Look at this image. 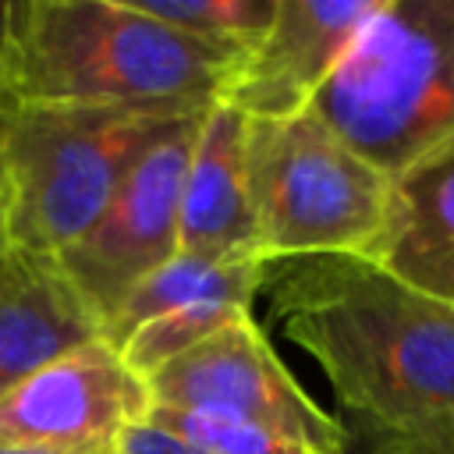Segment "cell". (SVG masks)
Instances as JSON below:
<instances>
[{
  "mask_svg": "<svg viewBox=\"0 0 454 454\" xmlns=\"http://www.w3.org/2000/svg\"><path fill=\"white\" fill-rule=\"evenodd\" d=\"M262 291L330 380L344 426L411 433L454 419V305L362 255L270 262Z\"/></svg>",
  "mask_w": 454,
  "mask_h": 454,
  "instance_id": "1",
  "label": "cell"
},
{
  "mask_svg": "<svg viewBox=\"0 0 454 454\" xmlns=\"http://www.w3.org/2000/svg\"><path fill=\"white\" fill-rule=\"evenodd\" d=\"M241 57L131 0H18L4 103L192 114L220 99Z\"/></svg>",
  "mask_w": 454,
  "mask_h": 454,
  "instance_id": "2",
  "label": "cell"
},
{
  "mask_svg": "<svg viewBox=\"0 0 454 454\" xmlns=\"http://www.w3.org/2000/svg\"><path fill=\"white\" fill-rule=\"evenodd\" d=\"M309 110L390 181L454 145V0H380Z\"/></svg>",
  "mask_w": 454,
  "mask_h": 454,
  "instance_id": "3",
  "label": "cell"
},
{
  "mask_svg": "<svg viewBox=\"0 0 454 454\" xmlns=\"http://www.w3.org/2000/svg\"><path fill=\"white\" fill-rule=\"evenodd\" d=\"M181 117L188 114L4 103L0 192L7 245L57 259L99 216L135 160Z\"/></svg>",
  "mask_w": 454,
  "mask_h": 454,
  "instance_id": "4",
  "label": "cell"
},
{
  "mask_svg": "<svg viewBox=\"0 0 454 454\" xmlns=\"http://www.w3.org/2000/svg\"><path fill=\"white\" fill-rule=\"evenodd\" d=\"M245 160L255 248L266 262L369 255L394 181L351 153L312 110L248 121Z\"/></svg>",
  "mask_w": 454,
  "mask_h": 454,
  "instance_id": "5",
  "label": "cell"
},
{
  "mask_svg": "<svg viewBox=\"0 0 454 454\" xmlns=\"http://www.w3.org/2000/svg\"><path fill=\"white\" fill-rule=\"evenodd\" d=\"M153 408L206 411L255 422L309 454H344L348 426L319 408L273 351L266 330L238 312L213 337L177 355L149 380Z\"/></svg>",
  "mask_w": 454,
  "mask_h": 454,
  "instance_id": "6",
  "label": "cell"
},
{
  "mask_svg": "<svg viewBox=\"0 0 454 454\" xmlns=\"http://www.w3.org/2000/svg\"><path fill=\"white\" fill-rule=\"evenodd\" d=\"M202 117L206 110L174 121L135 160L85 234L57 255L60 273L82 294L99 330L114 319L135 284L177 255L181 188Z\"/></svg>",
  "mask_w": 454,
  "mask_h": 454,
  "instance_id": "7",
  "label": "cell"
},
{
  "mask_svg": "<svg viewBox=\"0 0 454 454\" xmlns=\"http://www.w3.org/2000/svg\"><path fill=\"white\" fill-rule=\"evenodd\" d=\"M149 411V383L110 340L96 337L50 358L0 397V447L117 450V440Z\"/></svg>",
  "mask_w": 454,
  "mask_h": 454,
  "instance_id": "8",
  "label": "cell"
},
{
  "mask_svg": "<svg viewBox=\"0 0 454 454\" xmlns=\"http://www.w3.org/2000/svg\"><path fill=\"white\" fill-rule=\"evenodd\" d=\"M380 0H277L270 28L220 89L248 121H287L312 106Z\"/></svg>",
  "mask_w": 454,
  "mask_h": 454,
  "instance_id": "9",
  "label": "cell"
},
{
  "mask_svg": "<svg viewBox=\"0 0 454 454\" xmlns=\"http://www.w3.org/2000/svg\"><path fill=\"white\" fill-rule=\"evenodd\" d=\"M245 138L248 117L223 103L206 110L181 188L177 252L199 259H262L255 248Z\"/></svg>",
  "mask_w": 454,
  "mask_h": 454,
  "instance_id": "10",
  "label": "cell"
},
{
  "mask_svg": "<svg viewBox=\"0 0 454 454\" xmlns=\"http://www.w3.org/2000/svg\"><path fill=\"white\" fill-rule=\"evenodd\" d=\"M103 337L57 259L0 252V397L50 358Z\"/></svg>",
  "mask_w": 454,
  "mask_h": 454,
  "instance_id": "11",
  "label": "cell"
},
{
  "mask_svg": "<svg viewBox=\"0 0 454 454\" xmlns=\"http://www.w3.org/2000/svg\"><path fill=\"white\" fill-rule=\"evenodd\" d=\"M365 259L401 284L454 305V145L394 177L380 238Z\"/></svg>",
  "mask_w": 454,
  "mask_h": 454,
  "instance_id": "12",
  "label": "cell"
},
{
  "mask_svg": "<svg viewBox=\"0 0 454 454\" xmlns=\"http://www.w3.org/2000/svg\"><path fill=\"white\" fill-rule=\"evenodd\" d=\"M266 259H199L177 252L160 270H153L121 301L114 319L103 326V340L121 348V340L142 323L192 305H234L252 309L266 284Z\"/></svg>",
  "mask_w": 454,
  "mask_h": 454,
  "instance_id": "13",
  "label": "cell"
},
{
  "mask_svg": "<svg viewBox=\"0 0 454 454\" xmlns=\"http://www.w3.org/2000/svg\"><path fill=\"white\" fill-rule=\"evenodd\" d=\"M131 4L174 25L177 32L231 53H248L270 28L277 7V0H131Z\"/></svg>",
  "mask_w": 454,
  "mask_h": 454,
  "instance_id": "14",
  "label": "cell"
},
{
  "mask_svg": "<svg viewBox=\"0 0 454 454\" xmlns=\"http://www.w3.org/2000/svg\"><path fill=\"white\" fill-rule=\"evenodd\" d=\"M238 312H248V309H234V305H192V309H174V312H163L149 323H142L138 330H131L124 340H121V355L124 362L142 376L149 380L156 369H163L167 362H174L177 355L192 351L199 340L213 337L220 326H227Z\"/></svg>",
  "mask_w": 454,
  "mask_h": 454,
  "instance_id": "15",
  "label": "cell"
},
{
  "mask_svg": "<svg viewBox=\"0 0 454 454\" xmlns=\"http://www.w3.org/2000/svg\"><path fill=\"white\" fill-rule=\"evenodd\" d=\"M149 426L167 429L170 436L184 440L202 454H309L305 447L231 415H206V411H177V408H153Z\"/></svg>",
  "mask_w": 454,
  "mask_h": 454,
  "instance_id": "16",
  "label": "cell"
},
{
  "mask_svg": "<svg viewBox=\"0 0 454 454\" xmlns=\"http://www.w3.org/2000/svg\"><path fill=\"white\" fill-rule=\"evenodd\" d=\"M344 454H429L426 447L397 436V433H380L365 426H348V450Z\"/></svg>",
  "mask_w": 454,
  "mask_h": 454,
  "instance_id": "17",
  "label": "cell"
},
{
  "mask_svg": "<svg viewBox=\"0 0 454 454\" xmlns=\"http://www.w3.org/2000/svg\"><path fill=\"white\" fill-rule=\"evenodd\" d=\"M397 436L426 447L429 454H454V419L436 422V426H422V429H411V433H397Z\"/></svg>",
  "mask_w": 454,
  "mask_h": 454,
  "instance_id": "18",
  "label": "cell"
},
{
  "mask_svg": "<svg viewBox=\"0 0 454 454\" xmlns=\"http://www.w3.org/2000/svg\"><path fill=\"white\" fill-rule=\"evenodd\" d=\"M14 7H18V0H0V106H4V85H7V57H11Z\"/></svg>",
  "mask_w": 454,
  "mask_h": 454,
  "instance_id": "19",
  "label": "cell"
},
{
  "mask_svg": "<svg viewBox=\"0 0 454 454\" xmlns=\"http://www.w3.org/2000/svg\"><path fill=\"white\" fill-rule=\"evenodd\" d=\"M0 454H117V450H39V447H0Z\"/></svg>",
  "mask_w": 454,
  "mask_h": 454,
  "instance_id": "20",
  "label": "cell"
},
{
  "mask_svg": "<svg viewBox=\"0 0 454 454\" xmlns=\"http://www.w3.org/2000/svg\"><path fill=\"white\" fill-rule=\"evenodd\" d=\"M7 231H4V192H0V252H7Z\"/></svg>",
  "mask_w": 454,
  "mask_h": 454,
  "instance_id": "21",
  "label": "cell"
}]
</instances>
